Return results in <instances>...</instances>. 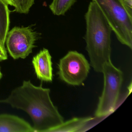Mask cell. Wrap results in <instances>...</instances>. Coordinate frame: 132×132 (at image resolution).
Segmentation results:
<instances>
[{
	"label": "cell",
	"instance_id": "6da1fadb",
	"mask_svg": "<svg viewBox=\"0 0 132 132\" xmlns=\"http://www.w3.org/2000/svg\"><path fill=\"white\" fill-rule=\"evenodd\" d=\"M50 92V89L36 86L30 80L24 81L7 98L0 100V103L26 112L32 120L35 132H51L64 120L51 99Z\"/></svg>",
	"mask_w": 132,
	"mask_h": 132
},
{
	"label": "cell",
	"instance_id": "5b68a950",
	"mask_svg": "<svg viewBox=\"0 0 132 132\" xmlns=\"http://www.w3.org/2000/svg\"><path fill=\"white\" fill-rule=\"evenodd\" d=\"M59 78L72 86L82 84L90 70V65L84 55L76 51H70L60 60L58 64Z\"/></svg>",
	"mask_w": 132,
	"mask_h": 132
},
{
	"label": "cell",
	"instance_id": "7c38bea8",
	"mask_svg": "<svg viewBox=\"0 0 132 132\" xmlns=\"http://www.w3.org/2000/svg\"><path fill=\"white\" fill-rule=\"evenodd\" d=\"M35 0H14V11L20 14H28Z\"/></svg>",
	"mask_w": 132,
	"mask_h": 132
},
{
	"label": "cell",
	"instance_id": "277c9868",
	"mask_svg": "<svg viewBox=\"0 0 132 132\" xmlns=\"http://www.w3.org/2000/svg\"><path fill=\"white\" fill-rule=\"evenodd\" d=\"M102 72L104 86L95 113L99 118L105 117L115 110L123 80L122 72L113 65L111 60L106 63Z\"/></svg>",
	"mask_w": 132,
	"mask_h": 132
},
{
	"label": "cell",
	"instance_id": "3957f363",
	"mask_svg": "<svg viewBox=\"0 0 132 132\" xmlns=\"http://www.w3.org/2000/svg\"><path fill=\"white\" fill-rule=\"evenodd\" d=\"M102 12L119 41L132 49V12L123 0H92Z\"/></svg>",
	"mask_w": 132,
	"mask_h": 132
},
{
	"label": "cell",
	"instance_id": "9c48e42d",
	"mask_svg": "<svg viewBox=\"0 0 132 132\" xmlns=\"http://www.w3.org/2000/svg\"><path fill=\"white\" fill-rule=\"evenodd\" d=\"M99 117H87L75 118L66 122L52 130L53 132H79L86 131L92 127L96 122Z\"/></svg>",
	"mask_w": 132,
	"mask_h": 132
},
{
	"label": "cell",
	"instance_id": "9a60e30c",
	"mask_svg": "<svg viewBox=\"0 0 132 132\" xmlns=\"http://www.w3.org/2000/svg\"><path fill=\"white\" fill-rule=\"evenodd\" d=\"M4 1L8 5L14 7V0H4Z\"/></svg>",
	"mask_w": 132,
	"mask_h": 132
},
{
	"label": "cell",
	"instance_id": "8fae6325",
	"mask_svg": "<svg viewBox=\"0 0 132 132\" xmlns=\"http://www.w3.org/2000/svg\"><path fill=\"white\" fill-rule=\"evenodd\" d=\"M76 1L77 0H52L49 9L54 15L64 16Z\"/></svg>",
	"mask_w": 132,
	"mask_h": 132
},
{
	"label": "cell",
	"instance_id": "2e32d148",
	"mask_svg": "<svg viewBox=\"0 0 132 132\" xmlns=\"http://www.w3.org/2000/svg\"><path fill=\"white\" fill-rule=\"evenodd\" d=\"M2 77H3V74H2V72H1V68H0V80H1Z\"/></svg>",
	"mask_w": 132,
	"mask_h": 132
},
{
	"label": "cell",
	"instance_id": "7a4b0ae2",
	"mask_svg": "<svg viewBox=\"0 0 132 132\" xmlns=\"http://www.w3.org/2000/svg\"><path fill=\"white\" fill-rule=\"evenodd\" d=\"M86 31L84 39L90 65L94 71L102 72L111 61V35L112 30L97 4L92 1L85 16Z\"/></svg>",
	"mask_w": 132,
	"mask_h": 132
},
{
	"label": "cell",
	"instance_id": "52a82bcc",
	"mask_svg": "<svg viewBox=\"0 0 132 132\" xmlns=\"http://www.w3.org/2000/svg\"><path fill=\"white\" fill-rule=\"evenodd\" d=\"M32 64L38 79L44 81H52L53 68L52 57L48 49L44 48L34 56Z\"/></svg>",
	"mask_w": 132,
	"mask_h": 132
},
{
	"label": "cell",
	"instance_id": "ba28073f",
	"mask_svg": "<svg viewBox=\"0 0 132 132\" xmlns=\"http://www.w3.org/2000/svg\"><path fill=\"white\" fill-rule=\"evenodd\" d=\"M0 132H34L33 126L17 116L0 114Z\"/></svg>",
	"mask_w": 132,
	"mask_h": 132
},
{
	"label": "cell",
	"instance_id": "8992f818",
	"mask_svg": "<svg viewBox=\"0 0 132 132\" xmlns=\"http://www.w3.org/2000/svg\"><path fill=\"white\" fill-rule=\"evenodd\" d=\"M40 35L31 26L15 27L8 31L6 43L7 49L13 59L26 58L32 52Z\"/></svg>",
	"mask_w": 132,
	"mask_h": 132
},
{
	"label": "cell",
	"instance_id": "5bb4252c",
	"mask_svg": "<svg viewBox=\"0 0 132 132\" xmlns=\"http://www.w3.org/2000/svg\"><path fill=\"white\" fill-rule=\"evenodd\" d=\"M123 1L130 11L132 12V0H123Z\"/></svg>",
	"mask_w": 132,
	"mask_h": 132
},
{
	"label": "cell",
	"instance_id": "30bf717a",
	"mask_svg": "<svg viewBox=\"0 0 132 132\" xmlns=\"http://www.w3.org/2000/svg\"><path fill=\"white\" fill-rule=\"evenodd\" d=\"M8 6L4 0H0V42L4 46L10 23Z\"/></svg>",
	"mask_w": 132,
	"mask_h": 132
},
{
	"label": "cell",
	"instance_id": "4fadbf2b",
	"mask_svg": "<svg viewBox=\"0 0 132 132\" xmlns=\"http://www.w3.org/2000/svg\"><path fill=\"white\" fill-rule=\"evenodd\" d=\"M7 57L6 49L5 46L0 42V62L7 60Z\"/></svg>",
	"mask_w": 132,
	"mask_h": 132
}]
</instances>
